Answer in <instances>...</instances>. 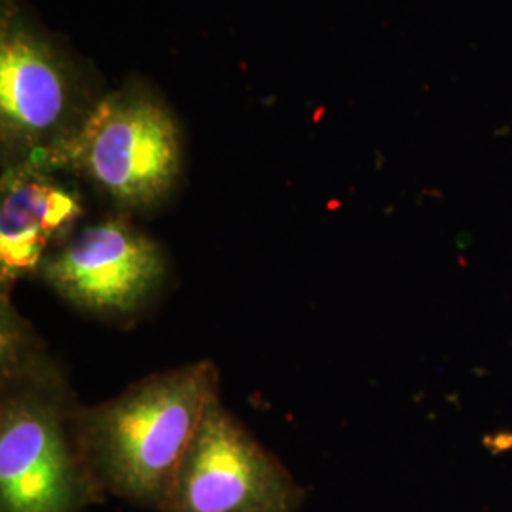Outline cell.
<instances>
[{"label":"cell","mask_w":512,"mask_h":512,"mask_svg":"<svg viewBox=\"0 0 512 512\" xmlns=\"http://www.w3.org/2000/svg\"><path fill=\"white\" fill-rule=\"evenodd\" d=\"M69 76L54 50L31 31L2 25L0 128L2 143L29 158L59 137L69 107Z\"/></svg>","instance_id":"obj_6"},{"label":"cell","mask_w":512,"mask_h":512,"mask_svg":"<svg viewBox=\"0 0 512 512\" xmlns=\"http://www.w3.org/2000/svg\"><path fill=\"white\" fill-rule=\"evenodd\" d=\"M37 158L6 169L0 198V268L2 279L33 274L46 249L80 217L73 192L54 181Z\"/></svg>","instance_id":"obj_7"},{"label":"cell","mask_w":512,"mask_h":512,"mask_svg":"<svg viewBox=\"0 0 512 512\" xmlns=\"http://www.w3.org/2000/svg\"><path fill=\"white\" fill-rule=\"evenodd\" d=\"M31 158L71 169L114 202L145 207L164 198L175 183L181 145L162 105L145 95L116 93Z\"/></svg>","instance_id":"obj_2"},{"label":"cell","mask_w":512,"mask_h":512,"mask_svg":"<svg viewBox=\"0 0 512 512\" xmlns=\"http://www.w3.org/2000/svg\"><path fill=\"white\" fill-rule=\"evenodd\" d=\"M8 372V370H6ZM0 408V512H76L90 475L76 427L37 374L10 368Z\"/></svg>","instance_id":"obj_3"},{"label":"cell","mask_w":512,"mask_h":512,"mask_svg":"<svg viewBox=\"0 0 512 512\" xmlns=\"http://www.w3.org/2000/svg\"><path fill=\"white\" fill-rule=\"evenodd\" d=\"M293 476L215 399L190 442L160 512H296Z\"/></svg>","instance_id":"obj_4"},{"label":"cell","mask_w":512,"mask_h":512,"mask_svg":"<svg viewBox=\"0 0 512 512\" xmlns=\"http://www.w3.org/2000/svg\"><path fill=\"white\" fill-rule=\"evenodd\" d=\"M44 281L84 310L122 313L137 308L162 281L158 245L120 219L80 230L40 264Z\"/></svg>","instance_id":"obj_5"},{"label":"cell","mask_w":512,"mask_h":512,"mask_svg":"<svg viewBox=\"0 0 512 512\" xmlns=\"http://www.w3.org/2000/svg\"><path fill=\"white\" fill-rule=\"evenodd\" d=\"M219 370L209 361L169 368L76 416L90 475L112 494L160 509L211 403Z\"/></svg>","instance_id":"obj_1"}]
</instances>
